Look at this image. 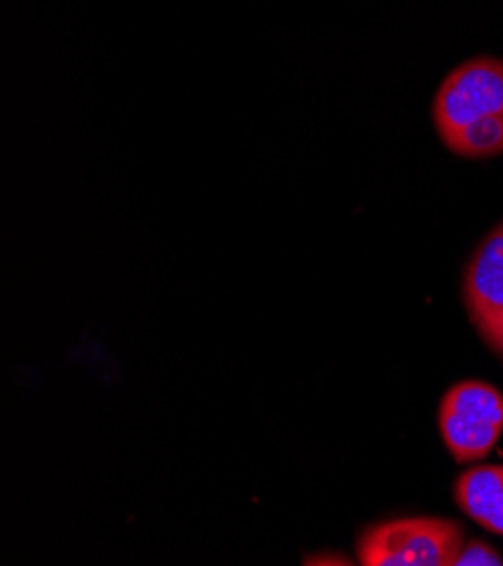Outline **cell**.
<instances>
[{
	"mask_svg": "<svg viewBox=\"0 0 503 566\" xmlns=\"http://www.w3.org/2000/svg\"><path fill=\"white\" fill-rule=\"evenodd\" d=\"M465 535L440 517H405L366 528L357 539L361 566H454Z\"/></svg>",
	"mask_w": 503,
	"mask_h": 566,
	"instance_id": "6da1fadb",
	"label": "cell"
},
{
	"mask_svg": "<svg viewBox=\"0 0 503 566\" xmlns=\"http://www.w3.org/2000/svg\"><path fill=\"white\" fill-rule=\"evenodd\" d=\"M438 427L457 463L481 461L503 433V395L488 381H459L442 395Z\"/></svg>",
	"mask_w": 503,
	"mask_h": 566,
	"instance_id": "7a4b0ae2",
	"label": "cell"
},
{
	"mask_svg": "<svg viewBox=\"0 0 503 566\" xmlns=\"http://www.w3.org/2000/svg\"><path fill=\"white\" fill-rule=\"evenodd\" d=\"M503 113V60L476 56L447 75L433 97L438 136L450 140L465 127Z\"/></svg>",
	"mask_w": 503,
	"mask_h": 566,
	"instance_id": "3957f363",
	"label": "cell"
},
{
	"mask_svg": "<svg viewBox=\"0 0 503 566\" xmlns=\"http://www.w3.org/2000/svg\"><path fill=\"white\" fill-rule=\"evenodd\" d=\"M463 292L472 323L492 348L503 353V221L476 247Z\"/></svg>",
	"mask_w": 503,
	"mask_h": 566,
	"instance_id": "277c9868",
	"label": "cell"
},
{
	"mask_svg": "<svg viewBox=\"0 0 503 566\" xmlns=\"http://www.w3.org/2000/svg\"><path fill=\"white\" fill-rule=\"evenodd\" d=\"M454 499L472 522L503 537V465L465 470L454 483Z\"/></svg>",
	"mask_w": 503,
	"mask_h": 566,
	"instance_id": "5b68a950",
	"label": "cell"
},
{
	"mask_svg": "<svg viewBox=\"0 0 503 566\" xmlns=\"http://www.w3.org/2000/svg\"><path fill=\"white\" fill-rule=\"evenodd\" d=\"M447 149L465 158H488L503 151V113L501 116L483 118L450 140H444Z\"/></svg>",
	"mask_w": 503,
	"mask_h": 566,
	"instance_id": "8992f818",
	"label": "cell"
},
{
	"mask_svg": "<svg viewBox=\"0 0 503 566\" xmlns=\"http://www.w3.org/2000/svg\"><path fill=\"white\" fill-rule=\"evenodd\" d=\"M499 564H503V557L499 551H494L490 544L481 539H472L461 548L454 566H499Z\"/></svg>",
	"mask_w": 503,
	"mask_h": 566,
	"instance_id": "52a82bcc",
	"label": "cell"
}]
</instances>
